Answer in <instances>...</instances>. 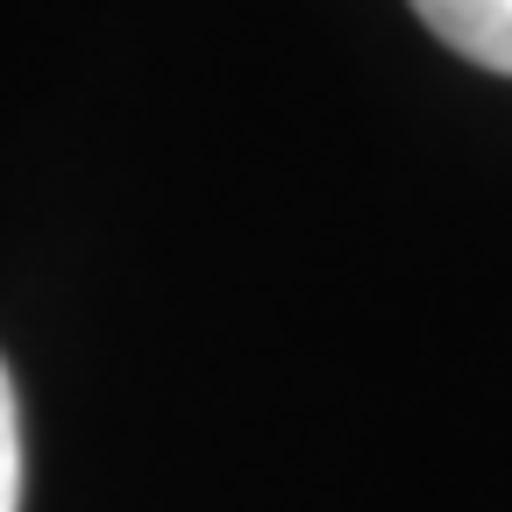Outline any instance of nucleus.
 <instances>
[{
  "label": "nucleus",
  "instance_id": "f257e3e1",
  "mask_svg": "<svg viewBox=\"0 0 512 512\" xmlns=\"http://www.w3.org/2000/svg\"><path fill=\"white\" fill-rule=\"evenodd\" d=\"M420 22L484 72H512V0H413Z\"/></svg>",
  "mask_w": 512,
  "mask_h": 512
},
{
  "label": "nucleus",
  "instance_id": "f03ea898",
  "mask_svg": "<svg viewBox=\"0 0 512 512\" xmlns=\"http://www.w3.org/2000/svg\"><path fill=\"white\" fill-rule=\"evenodd\" d=\"M22 505V420H15V392L0 370V512Z\"/></svg>",
  "mask_w": 512,
  "mask_h": 512
}]
</instances>
